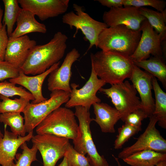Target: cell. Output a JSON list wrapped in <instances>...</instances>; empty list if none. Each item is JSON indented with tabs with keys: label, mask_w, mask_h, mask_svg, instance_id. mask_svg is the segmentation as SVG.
Segmentation results:
<instances>
[{
	"label": "cell",
	"mask_w": 166,
	"mask_h": 166,
	"mask_svg": "<svg viewBox=\"0 0 166 166\" xmlns=\"http://www.w3.org/2000/svg\"><path fill=\"white\" fill-rule=\"evenodd\" d=\"M141 130V127H137L124 123L118 128V134L114 141L115 149L121 148L124 144L132 136Z\"/></svg>",
	"instance_id": "obj_31"
},
{
	"label": "cell",
	"mask_w": 166,
	"mask_h": 166,
	"mask_svg": "<svg viewBox=\"0 0 166 166\" xmlns=\"http://www.w3.org/2000/svg\"><path fill=\"white\" fill-rule=\"evenodd\" d=\"M141 34L123 25L108 27L100 34L97 48L104 51L116 52L128 57L136 50Z\"/></svg>",
	"instance_id": "obj_3"
},
{
	"label": "cell",
	"mask_w": 166,
	"mask_h": 166,
	"mask_svg": "<svg viewBox=\"0 0 166 166\" xmlns=\"http://www.w3.org/2000/svg\"><path fill=\"white\" fill-rule=\"evenodd\" d=\"M7 126L4 125L3 136L0 140V165L14 166L18 148L22 144L31 140L33 132H30L24 136H18L9 131Z\"/></svg>",
	"instance_id": "obj_18"
},
{
	"label": "cell",
	"mask_w": 166,
	"mask_h": 166,
	"mask_svg": "<svg viewBox=\"0 0 166 166\" xmlns=\"http://www.w3.org/2000/svg\"><path fill=\"white\" fill-rule=\"evenodd\" d=\"M58 166H69L67 163V158L66 156H64L62 161Z\"/></svg>",
	"instance_id": "obj_39"
},
{
	"label": "cell",
	"mask_w": 166,
	"mask_h": 166,
	"mask_svg": "<svg viewBox=\"0 0 166 166\" xmlns=\"http://www.w3.org/2000/svg\"><path fill=\"white\" fill-rule=\"evenodd\" d=\"M102 6L110 8L122 7L124 0H97Z\"/></svg>",
	"instance_id": "obj_37"
},
{
	"label": "cell",
	"mask_w": 166,
	"mask_h": 166,
	"mask_svg": "<svg viewBox=\"0 0 166 166\" xmlns=\"http://www.w3.org/2000/svg\"><path fill=\"white\" fill-rule=\"evenodd\" d=\"M75 108L74 114L79 125L77 137L73 140L74 149L83 155L87 154L91 166H109L104 156L98 153L93 141L90 124L93 118L90 117L89 110L81 106Z\"/></svg>",
	"instance_id": "obj_4"
},
{
	"label": "cell",
	"mask_w": 166,
	"mask_h": 166,
	"mask_svg": "<svg viewBox=\"0 0 166 166\" xmlns=\"http://www.w3.org/2000/svg\"></svg>",
	"instance_id": "obj_44"
},
{
	"label": "cell",
	"mask_w": 166,
	"mask_h": 166,
	"mask_svg": "<svg viewBox=\"0 0 166 166\" xmlns=\"http://www.w3.org/2000/svg\"><path fill=\"white\" fill-rule=\"evenodd\" d=\"M99 91L111 99L120 114V119L124 122L129 114L141 109L140 98L136 95L137 91L128 81L111 85L109 88L102 87Z\"/></svg>",
	"instance_id": "obj_8"
},
{
	"label": "cell",
	"mask_w": 166,
	"mask_h": 166,
	"mask_svg": "<svg viewBox=\"0 0 166 166\" xmlns=\"http://www.w3.org/2000/svg\"><path fill=\"white\" fill-rule=\"evenodd\" d=\"M95 121L104 133H114V126L120 119L119 112L115 108L103 102L96 103L93 105Z\"/></svg>",
	"instance_id": "obj_20"
},
{
	"label": "cell",
	"mask_w": 166,
	"mask_h": 166,
	"mask_svg": "<svg viewBox=\"0 0 166 166\" xmlns=\"http://www.w3.org/2000/svg\"><path fill=\"white\" fill-rule=\"evenodd\" d=\"M98 77L91 66L89 78L82 88L77 89L79 85L74 83H71L69 99L65 103V107L70 108L81 106L89 110L93 104L101 102V100L97 96L96 94L106 83Z\"/></svg>",
	"instance_id": "obj_10"
},
{
	"label": "cell",
	"mask_w": 166,
	"mask_h": 166,
	"mask_svg": "<svg viewBox=\"0 0 166 166\" xmlns=\"http://www.w3.org/2000/svg\"><path fill=\"white\" fill-rule=\"evenodd\" d=\"M153 76L141 69L134 64L130 80L140 96L141 109L149 118L153 114L155 99L152 96V79Z\"/></svg>",
	"instance_id": "obj_14"
},
{
	"label": "cell",
	"mask_w": 166,
	"mask_h": 166,
	"mask_svg": "<svg viewBox=\"0 0 166 166\" xmlns=\"http://www.w3.org/2000/svg\"><path fill=\"white\" fill-rule=\"evenodd\" d=\"M75 13L71 11L65 13L62 16V22L69 26L70 29L76 30L75 37L80 30L84 36L85 40L89 41V46L87 52L95 46L97 48L98 37L101 32L108 26L104 22L96 20L85 12L83 7L76 4H73Z\"/></svg>",
	"instance_id": "obj_6"
},
{
	"label": "cell",
	"mask_w": 166,
	"mask_h": 166,
	"mask_svg": "<svg viewBox=\"0 0 166 166\" xmlns=\"http://www.w3.org/2000/svg\"><path fill=\"white\" fill-rule=\"evenodd\" d=\"M3 14V10L0 7V29L2 28L3 24L2 23V18Z\"/></svg>",
	"instance_id": "obj_40"
},
{
	"label": "cell",
	"mask_w": 166,
	"mask_h": 166,
	"mask_svg": "<svg viewBox=\"0 0 166 166\" xmlns=\"http://www.w3.org/2000/svg\"><path fill=\"white\" fill-rule=\"evenodd\" d=\"M166 40L163 41L161 44V48L162 52L163 54V57L164 59H165V58H166Z\"/></svg>",
	"instance_id": "obj_38"
},
{
	"label": "cell",
	"mask_w": 166,
	"mask_h": 166,
	"mask_svg": "<svg viewBox=\"0 0 166 166\" xmlns=\"http://www.w3.org/2000/svg\"><path fill=\"white\" fill-rule=\"evenodd\" d=\"M74 113L60 107L46 117L36 127L37 134H49L73 140L77 137L78 125Z\"/></svg>",
	"instance_id": "obj_5"
},
{
	"label": "cell",
	"mask_w": 166,
	"mask_h": 166,
	"mask_svg": "<svg viewBox=\"0 0 166 166\" xmlns=\"http://www.w3.org/2000/svg\"><path fill=\"white\" fill-rule=\"evenodd\" d=\"M152 85L155 96L154 111L153 115L157 120L158 125L166 128V93L160 86L156 77H153Z\"/></svg>",
	"instance_id": "obj_24"
},
{
	"label": "cell",
	"mask_w": 166,
	"mask_h": 166,
	"mask_svg": "<svg viewBox=\"0 0 166 166\" xmlns=\"http://www.w3.org/2000/svg\"><path fill=\"white\" fill-rule=\"evenodd\" d=\"M122 160L131 166H153L166 161V153L144 150L134 153Z\"/></svg>",
	"instance_id": "obj_22"
},
{
	"label": "cell",
	"mask_w": 166,
	"mask_h": 166,
	"mask_svg": "<svg viewBox=\"0 0 166 166\" xmlns=\"http://www.w3.org/2000/svg\"><path fill=\"white\" fill-rule=\"evenodd\" d=\"M3 136V134L2 133L0 128V140H1Z\"/></svg>",
	"instance_id": "obj_43"
},
{
	"label": "cell",
	"mask_w": 166,
	"mask_h": 166,
	"mask_svg": "<svg viewBox=\"0 0 166 166\" xmlns=\"http://www.w3.org/2000/svg\"><path fill=\"white\" fill-rule=\"evenodd\" d=\"M24 118L20 113L0 114V121L4 125L9 126L11 132L18 136H24L26 133Z\"/></svg>",
	"instance_id": "obj_27"
},
{
	"label": "cell",
	"mask_w": 166,
	"mask_h": 166,
	"mask_svg": "<svg viewBox=\"0 0 166 166\" xmlns=\"http://www.w3.org/2000/svg\"><path fill=\"white\" fill-rule=\"evenodd\" d=\"M17 26L9 37L14 38L33 32L45 34L47 32L45 25L39 22L35 15L27 10L21 8L16 20Z\"/></svg>",
	"instance_id": "obj_21"
},
{
	"label": "cell",
	"mask_w": 166,
	"mask_h": 166,
	"mask_svg": "<svg viewBox=\"0 0 166 166\" xmlns=\"http://www.w3.org/2000/svg\"><path fill=\"white\" fill-rule=\"evenodd\" d=\"M51 92L49 99L37 104L30 103L25 108L23 113L26 132H33L46 117L69 99L70 93L59 90Z\"/></svg>",
	"instance_id": "obj_7"
},
{
	"label": "cell",
	"mask_w": 166,
	"mask_h": 166,
	"mask_svg": "<svg viewBox=\"0 0 166 166\" xmlns=\"http://www.w3.org/2000/svg\"><path fill=\"white\" fill-rule=\"evenodd\" d=\"M19 69L5 61H0V81L17 77Z\"/></svg>",
	"instance_id": "obj_34"
},
{
	"label": "cell",
	"mask_w": 166,
	"mask_h": 166,
	"mask_svg": "<svg viewBox=\"0 0 166 166\" xmlns=\"http://www.w3.org/2000/svg\"><path fill=\"white\" fill-rule=\"evenodd\" d=\"M2 2L4 6L2 22L6 27L9 37L13 31L14 24L21 8L18 0H3Z\"/></svg>",
	"instance_id": "obj_26"
},
{
	"label": "cell",
	"mask_w": 166,
	"mask_h": 166,
	"mask_svg": "<svg viewBox=\"0 0 166 166\" xmlns=\"http://www.w3.org/2000/svg\"><path fill=\"white\" fill-rule=\"evenodd\" d=\"M102 19L108 27L123 25L135 30H140L146 20L140 14L139 7L133 6L111 8L104 12Z\"/></svg>",
	"instance_id": "obj_13"
},
{
	"label": "cell",
	"mask_w": 166,
	"mask_h": 166,
	"mask_svg": "<svg viewBox=\"0 0 166 166\" xmlns=\"http://www.w3.org/2000/svg\"><path fill=\"white\" fill-rule=\"evenodd\" d=\"M60 62L53 65L44 72L33 76L25 74L19 69L18 75L9 79V81L15 85H20L28 90L34 98L32 104H37L47 99L42 93V85L47 77L53 70L59 66Z\"/></svg>",
	"instance_id": "obj_19"
},
{
	"label": "cell",
	"mask_w": 166,
	"mask_h": 166,
	"mask_svg": "<svg viewBox=\"0 0 166 166\" xmlns=\"http://www.w3.org/2000/svg\"><path fill=\"white\" fill-rule=\"evenodd\" d=\"M91 66L97 77L111 85L121 83L132 75L134 64L129 57L102 50L90 55Z\"/></svg>",
	"instance_id": "obj_2"
},
{
	"label": "cell",
	"mask_w": 166,
	"mask_h": 166,
	"mask_svg": "<svg viewBox=\"0 0 166 166\" xmlns=\"http://www.w3.org/2000/svg\"><path fill=\"white\" fill-rule=\"evenodd\" d=\"M65 156L69 166H91L88 157L77 152L70 143Z\"/></svg>",
	"instance_id": "obj_32"
},
{
	"label": "cell",
	"mask_w": 166,
	"mask_h": 166,
	"mask_svg": "<svg viewBox=\"0 0 166 166\" xmlns=\"http://www.w3.org/2000/svg\"><path fill=\"white\" fill-rule=\"evenodd\" d=\"M113 156L114 157V158L115 159V160H116V161L117 162V165L118 166H121V164L120 163L119 161L118 158L115 157L113 155ZM109 166H111L110 165H109Z\"/></svg>",
	"instance_id": "obj_42"
},
{
	"label": "cell",
	"mask_w": 166,
	"mask_h": 166,
	"mask_svg": "<svg viewBox=\"0 0 166 166\" xmlns=\"http://www.w3.org/2000/svg\"><path fill=\"white\" fill-rule=\"evenodd\" d=\"M0 95L8 97L19 96L29 101L34 98L31 94L22 87H18L14 84L7 81L0 82Z\"/></svg>",
	"instance_id": "obj_29"
},
{
	"label": "cell",
	"mask_w": 166,
	"mask_h": 166,
	"mask_svg": "<svg viewBox=\"0 0 166 166\" xmlns=\"http://www.w3.org/2000/svg\"><path fill=\"white\" fill-rule=\"evenodd\" d=\"M31 140L41 154L43 166H55L70 143L68 138L49 134L33 135Z\"/></svg>",
	"instance_id": "obj_11"
},
{
	"label": "cell",
	"mask_w": 166,
	"mask_h": 166,
	"mask_svg": "<svg viewBox=\"0 0 166 166\" xmlns=\"http://www.w3.org/2000/svg\"><path fill=\"white\" fill-rule=\"evenodd\" d=\"M21 8L29 10L39 19L45 21L65 14L69 0H18Z\"/></svg>",
	"instance_id": "obj_15"
},
{
	"label": "cell",
	"mask_w": 166,
	"mask_h": 166,
	"mask_svg": "<svg viewBox=\"0 0 166 166\" xmlns=\"http://www.w3.org/2000/svg\"><path fill=\"white\" fill-rule=\"evenodd\" d=\"M140 30L141 34L140 40L130 58L133 61L147 59L150 55L164 58L161 44L164 40L161 36L155 30L147 19L142 22Z\"/></svg>",
	"instance_id": "obj_12"
},
{
	"label": "cell",
	"mask_w": 166,
	"mask_h": 166,
	"mask_svg": "<svg viewBox=\"0 0 166 166\" xmlns=\"http://www.w3.org/2000/svg\"><path fill=\"white\" fill-rule=\"evenodd\" d=\"M80 56L78 50L73 48L67 54L61 66L50 73L47 80L48 89L49 91L59 90L71 92L70 81L72 67Z\"/></svg>",
	"instance_id": "obj_16"
},
{
	"label": "cell",
	"mask_w": 166,
	"mask_h": 166,
	"mask_svg": "<svg viewBox=\"0 0 166 166\" xmlns=\"http://www.w3.org/2000/svg\"><path fill=\"white\" fill-rule=\"evenodd\" d=\"M153 166H166V161L161 162L157 165Z\"/></svg>",
	"instance_id": "obj_41"
},
{
	"label": "cell",
	"mask_w": 166,
	"mask_h": 166,
	"mask_svg": "<svg viewBox=\"0 0 166 166\" xmlns=\"http://www.w3.org/2000/svg\"><path fill=\"white\" fill-rule=\"evenodd\" d=\"M140 14L144 16L155 30L166 40V11L162 12L144 7H139Z\"/></svg>",
	"instance_id": "obj_25"
},
{
	"label": "cell",
	"mask_w": 166,
	"mask_h": 166,
	"mask_svg": "<svg viewBox=\"0 0 166 166\" xmlns=\"http://www.w3.org/2000/svg\"><path fill=\"white\" fill-rule=\"evenodd\" d=\"M123 6L137 7L150 6L162 12L166 9V2L162 0H124Z\"/></svg>",
	"instance_id": "obj_33"
},
{
	"label": "cell",
	"mask_w": 166,
	"mask_h": 166,
	"mask_svg": "<svg viewBox=\"0 0 166 166\" xmlns=\"http://www.w3.org/2000/svg\"><path fill=\"white\" fill-rule=\"evenodd\" d=\"M22 150V153H17L15 158L17 160L14 166H31L33 161H37V153L38 149L34 144L31 148H29L26 142L20 147Z\"/></svg>",
	"instance_id": "obj_30"
},
{
	"label": "cell",
	"mask_w": 166,
	"mask_h": 166,
	"mask_svg": "<svg viewBox=\"0 0 166 166\" xmlns=\"http://www.w3.org/2000/svg\"><path fill=\"white\" fill-rule=\"evenodd\" d=\"M133 62L138 67L157 78L166 89V65L164 58L152 56L145 60Z\"/></svg>",
	"instance_id": "obj_23"
},
{
	"label": "cell",
	"mask_w": 166,
	"mask_h": 166,
	"mask_svg": "<svg viewBox=\"0 0 166 166\" xmlns=\"http://www.w3.org/2000/svg\"><path fill=\"white\" fill-rule=\"evenodd\" d=\"M68 39L61 32L55 33L49 42L36 45L31 49L19 69L26 75L34 76L44 72L64 57Z\"/></svg>",
	"instance_id": "obj_1"
},
{
	"label": "cell",
	"mask_w": 166,
	"mask_h": 166,
	"mask_svg": "<svg viewBox=\"0 0 166 166\" xmlns=\"http://www.w3.org/2000/svg\"><path fill=\"white\" fill-rule=\"evenodd\" d=\"M147 117L145 113L141 109H139L129 114L124 122L134 126L141 127L142 121Z\"/></svg>",
	"instance_id": "obj_35"
},
{
	"label": "cell",
	"mask_w": 166,
	"mask_h": 166,
	"mask_svg": "<svg viewBox=\"0 0 166 166\" xmlns=\"http://www.w3.org/2000/svg\"><path fill=\"white\" fill-rule=\"evenodd\" d=\"M144 132L132 145L124 148L118 155V158L122 159L140 151L150 150L166 153V140L157 129V120L152 115Z\"/></svg>",
	"instance_id": "obj_9"
},
{
	"label": "cell",
	"mask_w": 166,
	"mask_h": 166,
	"mask_svg": "<svg viewBox=\"0 0 166 166\" xmlns=\"http://www.w3.org/2000/svg\"><path fill=\"white\" fill-rule=\"evenodd\" d=\"M0 113H23L29 100L20 97L12 99L9 97L0 95Z\"/></svg>",
	"instance_id": "obj_28"
},
{
	"label": "cell",
	"mask_w": 166,
	"mask_h": 166,
	"mask_svg": "<svg viewBox=\"0 0 166 166\" xmlns=\"http://www.w3.org/2000/svg\"><path fill=\"white\" fill-rule=\"evenodd\" d=\"M36 41L27 35L13 38L9 37L4 61L19 69L25 62Z\"/></svg>",
	"instance_id": "obj_17"
},
{
	"label": "cell",
	"mask_w": 166,
	"mask_h": 166,
	"mask_svg": "<svg viewBox=\"0 0 166 166\" xmlns=\"http://www.w3.org/2000/svg\"><path fill=\"white\" fill-rule=\"evenodd\" d=\"M8 39L6 27L4 24H3L2 28L0 29V61H4Z\"/></svg>",
	"instance_id": "obj_36"
}]
</instances>
